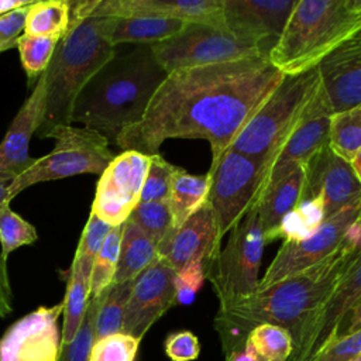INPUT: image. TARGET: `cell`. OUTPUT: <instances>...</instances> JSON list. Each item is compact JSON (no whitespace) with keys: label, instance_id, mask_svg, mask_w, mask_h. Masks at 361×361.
<instances>
[{"label":"cell","instance_id":"cell-1","mask_svg":"<svg viewBox=\"0 0 361 361\" xmlns=\"http://www.w3.org/2000/svg\"><path fill=\"white\" fill-rule=\"evenodd\" d=\"M283 76L268 52L172 71L142 118L121 131L114 144L151 157L169 138H202L212 147V161H217Z\"/></svg>","mask_w":361,"mask_h":361},{"label":"cell","instance_id":"cell-2","mask_svg":"<svg viewBox=\"0 0 361 361\" xmlns=\"http://www.w3.org/2000/svg\"><path fill=\"white\" fill-rule=\"evenodd\" d=\"M360 257L361 217L353 224L344 243L322 262L219 309L214 326L227 355L241 350L248 333L264 323L286 329L292 334L295 350L307 326Z\"/></svg>","mask_w":361,"mask_h":361},{"label":"cell","instance_id":"cell-3","mask_svg":"<svg viewBox=\"0 0 361 361\" xmlns=\"http://www.w3.org/2000/svg\"><path fill=\"white\" fill-rule=\"evenodd\" d=\"M168 72L157 61L151 44L116 52L82 87L75 99L71 123L114 142L121 131L137 124Z\"/></svg>","mask_w":361,"mask_h":361},{"label":"cell","instance_id":"cell-4","mask_svg":"<svg viewBox=\"0 0 361 361\" xmlns=\"http://www.w3.org/2000/svg\"><path fill=\"white\" fill-rule=\"evenodd\" d=\"M109 17L86 14L79 1H72L71 21L58 41L47 68L45 113L38 137L44 138L59 126L71 124L76 96L87 80L107 63L116 47L107 38Z\"/></svg>","mask_w":361,"mask_h":361},{"label":"cell","instance_id":"cell-5","mask_svg":"<svg viewBox=\"0 0 361 361\" xmlns=\"http://www.w3.org/2000/svg\"><path fill=\"white\" fill-rule=\"evenodd\" d=\"M360 30L361 0H298L268 58L283 75L303 73Z\"/></svg>","mask_w":361,"mask_h":361},{"label":"cell","instance_id":"cell-6","mask_svg":"<svg viewBox=\"0 0 361 361\" xmlns=\"http://www.w3.org/2000/svg\"><path fill=\"white\" fill-rule=\"evenodd\" d=\"M319 90L317 68L298 75H285L272 94L238 133L230 148L262 161L265 173L269 161L298 127Z\"/></svg>","mask_w":361,"mask_h":361},{"label":"cell","instance_id":"cell-7","mask_svg":"<svg viewBox=\"0 0 361 361\" xmlns=\"http://www.w3.org/2000/svg\"><path fill=\"white\" fill-rule=\"evenodd\" d=\"M228 233L226 245L204 267L206 278L217 295L219 309L227 307L257 290L267 244L255 204Z\"/></svg>","mask_w":361,"mask_h":361},{"label":"cell","instance_id":"cell-8","mask_svg":"<svg viewBox=\"0 0 361 361\" xmlns=\"http://www.w3.org/2000/svg\"><path fill=\"white\" fill-rule=\"evenodd\" d=\"M47 138L55 140L54 149L37 158L30 168L20 173L8 186L6 202L10 203L20 192L31 185L62 179L79 173H97L107 168L114 155L109 141L94 130L86 127L59 126Z\"/></svg>","mask_w":361,"mask_h":361},{"label":"cell","instance_id":"cell-9","mask_svg":"<svg viewBox=\"0 0 361 361\" xmlns=\"http://www.w3.org/2000/svg\"><path fill=\"white\" fill-rule=\"evenodd\" d=\"M151 48L168 73L265 54L262 45L241 39L227 28L193 21L173 37L151 44Z\"/></svg>","mask_w":361,"mask_h":361},{"label":"cell","instance_id":"cell-10","mask_svg":"<svg viewBox=\"0 0 361 361\" xmlns=\"http://www.w3.org/2000/svg\"><path fill=\"white\" fill-rule=\"evenodd\" d=\"M207 203L213 212L217 235H224L255 204L262 182L264 162L227 148L209 169Z\"/></svg>","mask_w":361,"mask_h":361},{"label":"cell","instance_id":"cell-11","mask_svg":"<svg viewBox=\"0 0 361 361\" xmlns=\"http://www.w3.org/2000/svg\"><path fill=\"white\" fill-rule=\"evenodd\" d=\"M360 217L361 202L327 217L306 238L283 241L262 279H259L257 290L299 274L330 257L344 243L350 228Z\"/></svg>","mask_w":361,"mask_h":361},{"label":"cell","instance_id":"cell-12","mask_svg":"<svg viewBox=\"0 0 361 361\" xmlns=\"http://www.w3.org/2000/svg\"><path fill=\"white\" fill-rule=\"evenodd\" d=\"M149 155L123 151L102 172L90 212L110 227L124 224L140 203Z\"/></svg>","mask_w":361,"mask_h":361},{"label":"cell","instance_id":"cell-13","mask_svg":"<svg viewBox=\"0 0 361 361\" xmlns=\"http://www.w3.org/2000/svg\"><path fill=\"white\" fill-rule=\"evenodd\" d=\"M63 303L39 306L14 322L0 338V361H58Z\"/></svg>","mask_w":361,"mask_h":361},{"label":"cell","instance_id":"cell-14","mask_svg":"<svg viewBox=\"0 0 361 361\" xmlns=\"http://www.w3.org/2000/svg\"><path fill=\"white\" fill-rule=\"evenodd\" d=\"M331 114L320 83V90L310 103L306 114L282 144L276 155L269 161L259 193L267 186L285 178L295 168L306 165L319 149L329 144Z\"/></svg>","mask_w":361,"mask_h":361},{"label":"cell","instance_id":"cell-15","mask_svg":"<svg viewBox=\"0 0 361 361\" xmlns=\"http://www.w3.org/2000/svg\"><path fill=\"white\" fill-rule=\"evenodd\" d=\"M305 173L302 199L320 197L326 219L361 202V183L351 164L338 157L329 144L307 161Z\"/></svg>","mask_w":361,"mask_h":361},{"label":"cell","instance_id":"cell-16","mask_svg":"<svg viewBox=\"0 0 361 361\" xmlns=\"http://www.w3.org/2000/svg\"><path fill=\"white\" fill-rule=\"evenodd\" d=\"M175 271L157 259L133 283L121 331L142 340L149 327L176 303Z\"/></svg>","mask_w":361,"mask_h":361},{"label":"cell","instance_id":"cell-17","mask_svg":"<svg viewBox=\"0 0 361 361\" xmlns=\"http://www.w3.org/2000/svg\"><path fill=\"white\" fill-rule=\"evenodd\" d=\"M224 0H89L82 10L96 17H164L186 23H207L226 28Z\"/></svg>","mask_w":361,"mask_h":361},{"label":"cell","instance_id":"cell-18","mask_svg":"<svg viewBox=\"0 0 361 361\" xmlns=\"http://www.w3.org/2000/svg\"><path fill=\"white\" fill-rule=\"evenodd\" d=\"M221 243L213 212L206 203L180 227L171 228L158 243V259L175 272L185 265L200 261L206 267L220 251Z\"/></svg>","mask_w":361,"mask_h":361},{"label":"cell","instance_id":"cell-19","mask_svg":"<svg viewBox=\"0 0 361 361\" xmlns=\"http://www.w3.org/2000/svg\"><path fill=\"white\" fill-rule=\"evenodd\" d=\"M323 94L331 113L361 103V34H354L317 66Z\"/></svg>","mask_w":361,"mask_h":361},{"label":"cell","instance_id":"cell-20","mask_svg":"<svg viewBox=\"0 0 361 361\" xmlns=\"http://www.w3.org/2000/svg\"><path fill=\"white\" fill-rule=\"evenodd\" d=\"M298 0H224L226 28L241 39L259 45L278 39Z\"/></svg>","mask_w":361,"mask_h":361},{"label":"cell","instance_id":"cell-21","mask_svg":"<svg viewBox=\"0 0 361 361\" xmlns=\"http://www.w3.org/2000/svg\"><path fill=\"white\" fill-rule=\"evenodd\" d=\"M47 82L45 73L34 83L32 92L13 118L0 142V173L14 179L32 165L35 158L28 154L30 141L42 124L45 113Z\"/></svg>","mask_w":361,"mask_h":361},{"label":"cell","instance_id":"cell-22","mask_svg":"<svg viewBox=\"0 0 361 361\" xmlns=\"http://www.w3.org/2000/svg\"><path fill=\"white\" fill-rule=\"evenodd\" d=\"M361 298V257L341 278L329 300L316 314L296 344L292 361H310L314 353L331 337L343 316Z\"/></svg>","mask_w":361,"mask_h":361},{"label":"cell","instance_id":"cell-23","mask_svg":"<svg viewBox=\"0 0 361 361\" xmlns=\"http://www.w3.org/2000/svg\"><path fill=\"white\" fill-rule=\"evenodd\" d=\"M305 165L295 168L285 178L267 186L258 196L255 206L267 244L275 240L282 219L290 213L302 199L305 189Z\"/></svg>","mask_w":361,"mask_h":361},{"label":"cell","instance_id":"cell-24","mask_svg":"<svg viewBox=\"0 0 361 361\" xmlns=\"http://www.w3.org/2000/svg\"><path fill=\"white\" fill-rule=\"evenodd\" d=\"M186 21L164 17H109L107 38L113 47L155 44L178 34Z\"/></svg>","mask_w":361,"mask_h":361},{"label":"cell","instance_id":"cell-25","mask_svg":"<svg viewBox=\"0 0 361 361\" xmlns=\"http://www.w3.org/2000/svg\"><path fill=\"white\" fill-rule=\"evenodd\" d=\"M157 259V243L137 224L126 220L120 244L118 264L113 283L134 281Z\"/></svg>","mask_w":361,"mask_h":361},{"label":"cell","instance_id":"cell-26","mask_svg":"<svg viewBox=\"0 0 361 361\" xmlns=\"http://www.w3.org/2000/svg\"><path fill=\"white\" fill-rule=\"evenodd\" d=\"M209 186V173L192 175L179 166L176 168L168 199V207L172 217V228L180 227L206 203Z\"/></svg>","mask_w":361,"mask_h":361},{"label":"cell","instance_id":"cell-27","mask_svg":"<svg viewBox=\"0 0 361 361\" xmlns=\"http://www.w3.org/2000/svg\"><path fill=\"white\" fill-rule=\"evenodd\" d=\"M71 7L72 1L68 0L34 1L28 7L23 32L61 39L69 27Z\"/></svg>","mask_w":361,"mask_h":361},{"label":"cell","instance_id":"cell-28","mask_svg":"<svg viewBox=\"0 0 361 361\" xmlns=\"http://www.w3.org/2000/svg\"><path fill=\"white\" fill-rule=\"evenodd\" d=\"M244 347L251 350L258 361H288L293 354V338L286 329L264 323L248 333Z\"/></svg>","mask_w":361,"mask_h":361},{"label":"cell","instance_id":"cell-29","mask_svg":"<svg viewBox=\"0 0 361 361\" xmlns=\"http://www.w3.org/2000/svg\"><path fill=\"white\" fill-rule=\"evenodd\" d=\"M329 145L343 159H353L361 148V103L331 114Z\"/></svg>","mask_w":361,"mask_h":361},{"label":"cell","instance_id":"cell-30","mask_svg":"<svg viewBox=\"0 0 361 361\" xmlns=\"http://www.w3.org/2000/svg\"><path fill=\"white\" fill-rule=\"evenodd\" d=\"M90 296V279L83 276L78 272H71L68 275L66 292L62 300L63 310H62V330H61V345L69 343L86 310L87 302Z\"/></svg>","mask_w":361,"mask_h":361},{"label":"cell","instance_id":"cell-31","mask_svg":"<svg viewBox=\"0 0 361 361\" xmlns=\"http://www.w3.org/2000/svg\"><path fill=\"white\" fill-rule=\"evenodd\" d=\"M133 283L134 281L111 283L106 289L96 317L94 340L121 331L124 312L131 295Z\"/></svg>","mask_w":361,"mask_h":361},{"label":"cell","instance_id":"cell-32","mask_svg":"<svg viewBox=\"0 0 361 361\" xmlns=\"http://www.w3.org/2000/svg\"><path fill=\"white\" fill-rule=\"evenodd\" d=\"M123 228L124 224L110 228L102 248L94 258L90 274V295H100L113 283L118 264Z\"/></svg>","mask_w":361,"mask_h":361},{"label":"cell","instance_id":"cell-33","mask_svg":"<svg viewBox=\"0 0 361 361\" xmlns=\"http://www.w3.org/2000/svg\"><path fill=\"white\" fill-rule=\"evenodd\" d=\"M104 292H102L100 295L89 296V302H87L83 319L73 338L69 343L61 345L58 361H89L90 351L94 343L96 317H97V312L103 300Z\"/></svg>","mask_w":361,"mask_h":361},{"label":"cell","instance_id":"cell-34","mask_svg":"<svg viewBox=\"0 0 361 361\" xmlns=\"http://www.w3.org/2000/svg\"><path fill=\"white\" fill-rule=\"evenodd\" d=\"M58 41V38L52 37H37L25 34H21L17 38L16 47L18 48L21 65L27 73L30 85L37 82L39 76L47 71Z\"/></svg>","mask_w":361,"mask_h":361},{"label":"cell","instance_id":"cell-35","mask_svg":"<svg viewBox=\"0 0 361 361\" xmlns=\"http://www.w3.org/2000/svg\"><path fill=\"white\" fill-rule=\"evenodd\" d=\"M110 228L111 227L107 223H104L93 212H90L87 223H86L82 237L79 240L76 254H75L72 265L69 268L71 272L82 274L83 276L90 279L94 258H96L99 250L102 248Z\"/></svg>","mask_w":361,"mask_h":361},{"label":"cell","instance_id":"cell-36","mask_svg":"<svg viewBox=\"0 0 361 361\" xmlns=\"http://www.w3.org/2000/svg\"><path fill=\"white\" fill-rule=\"evenodd\" d=\"M38 238L35 227L11 210L7 202L0 204V244L1 258L7 261L8 255L23 245L35 243Z\"/></svg>","mask_w":361,"mask_h":361},{"label":"cell","instance_id":"cell-37","mask_svg":"<svg viewBox=\"0 0 361 361\" xmlns=\"http://www.w3.org/2000/svg\"><path fill=\"white\" fill-rule=\"evenodd\" d=\"M127 220L137 224L157 243V245L172 228L168 202H140Z\"/></svg>","mask_w":361,"mask_h":361},{"label":"cell","instance_id":"cell-38","mask_svg":"<svg viewBox=\"0 0 361 361\" xmlns=\"http://www.w3.org/2000/svg\"><path fill=\"white\" fill-rule=\"evenodd\" d=\"M176 168L159 154L151 155L140 202H168Z\"/></svg>","mask_w":361,"mask_h":361},{"label":"cell","instance_id":"cell-39","mask_svg":"<svg viewBox=\"0 0 361 361\" xmlns=\"http://www.w3.org/2000/svg\"><path fill=\"white\" fill-rule=\"evenodd\" d=\"M141 338L123 331L94 340L89 361H135Z\"/></svg>","mask_w":361,"mask_h":361},{"label":"cell","instance_id":"cell-40","mask_svg":"<svg viewBox=\"0 0 361 361\" xmlns=\"http://www.w3.org/2000/svg\"><path fill=\"white\" fill-rule=\"evenodd\" d=\"M361 357V329L326 341L310 361H357Z\"/></svg>","mask_w":361,"mask_h":361},{"label":"cell","instance_id":"cell-41","mask_svg":"<svg viewBox=\"0 0 361 361\" xmlns=\"http://www.w3.org/2000/svg\"><path fill=\"white\" fill-rule=\"evenodd\" d=\"M204 278V265L200 261L190 262L185 265L182 269H179L175 274L176 303H190L195 299L196 292L202 288Z\"/></svg>","mask_w":361,"mask_h":361},{"label":"cell","instance_id":"cell-42","mask_svg":"<svg viewBox=\"0 0 361 361\" xmlns=\"http://www.w3.org/2000/svg\"><path fill=\"white\" fill-rule=\"evenodd\" d=\"M164 350L171 361H195L200 354V344L192 331L180 330L166 336Z\"/></svg>","mask_w":361,"mask_h":361},{"label":"cell","instance_id":"cell-43","mask_svg":"<svg viewBox=\"0 0 361 361\" xmlns=\"http://www.w3.org/2000/svg\"><path fill=\"white\" fill-rule=\"evenodd\" d=\"M30 6L0 16V52L16 47L17 38L21 35V31H24L25 16Z\"/></svg>","mask_w":361,"mask_h":361},{"label":"cell","instance_id":"cell-44","mask_svg":"<svg viewBox=\"0 0 361 361\" xmlns=\"http://www.w3.org/2000/svg\"><path fill=\"white\" fill-rule=\"evenodd\" d=\"M295 210L299 213L305 224L309 227L310 231H316L319 226L326 220L324 216V206L320 197H309L302 199Z\"/></svg>","mask_w":361,"mask_h":361},{"label":"cell","instance_id":"cell-45","mask_svg":"<svg viewBox=\"0 0 361 361\" xmlns=\"http://www.w3.org/2000/svg\"><path fill=\"white\" fill-rule=\"evenodd\" d=\"M360 329H361V298L343 316V319L340 320L338 326L336 327V330H334V333L331 334L330 338L341 337V336H345V334H351V333H354V331H357Z\"/></svg>","mask_w":361,"mask_h":361},{"label":"cell","instance_id":"cell-46","mask_svg":"<svg viewBox=\"0 0 361 361\" xmlns=\"http://www.w3.org/2000/svg\"><path fill=\"white\" fill-rule=\"evenodd\" d=\"M13 312V292L7 274L6 261L0 255V317H6Z\"/></svg>","mask_w":361,"mask_h":361},{"label":"cell","instance_id":"cell-47","mask_svg":"<svg viewBox=\"0 0 361 361\" xmlns=\"http://www.w3.org/2000/svg\"><path fill=\"white\" fill-rule=\"evenodd\" d=\"M32 0H0V16L32 4Z\"/></svg>","mask_w":361,"mask_h":361},{"label":"cell","instance_id":"cell-48","mask_svg":"<svg viewBox=\"0 0 361 361\" xmlns=\"http://www.w3.org/2000/svg\"><path fill=\"white\" fill-rule=\"evenodd\" d=\"M226 361H258V358L254 355L251 350H248L247 347H243L241 350L227 355Z\"/></svg>","mask_w":361,"mask_h":361},{"label":"cell","instance_id":"cell-49","mask_svg":"<svg viewBox=\"0 0 361 361\" xmlns=\"http://www.w3.org/2000/svg\"><path fill=\"white\" fill-rule=\"evenodd\" d=\"M14 180L13 176L0 173V204L3 202H6V196H7V189L10 186V183Z\"/></svg>","mask_w":361,"mask_h":361},{"label":"cell","instance_id":"cell-50","mask_svg":"<svg viewBox=\"0 0 361 361\" xmlns=\"http://www.w3.org/2000/svg\"><path fill=\"white\" fill-rule=\"evenodd\" d=\"M350 164H351V166H353V169H354V172H355V175H357V178L360 180V183H361V148L355 152V155L353 157Z\"/></svg>","mask_w":361,"mask_h":361},{"label":"cell","instance_id":"cell-51","mask_svg":"<svg viewBox=\"0 0 361 361\" xmlns=\"http://www.w3.org/2000/svg\"><path fill=\"white\" fill-rule=\"evenodd\" d=\"M355 34H361V30H360V31H358V32H355Z\"/></svg>","mask_w":361,"mask_h":361},{"label":"cell","instance_id":"cell-52","mask_svg":"<svg viewBox=\"0 0 361 361\" xmlns=\"http://www.w3.org/2000/svg\"><path fill=\"white\" fill-rule=\"evenodd\" d=\"M357 361H361V357H360V358H358V360H357Z\"/></svg>","mask_w":361,"mask_h":361}]
</instances>
